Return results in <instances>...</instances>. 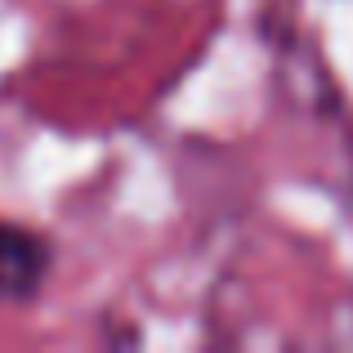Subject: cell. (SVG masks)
<instances>
[{"label": "cell", "mask_w": 353, "mask_h": 353, "mask_svg": "<svg viewBox=\"0 0 353 353\" xmlns=\"http://www.w3.org/2000/svg\"><path fill=\"white\" fill-rule=\"evenodd\" d=\"M54 237L18 219H0V304H27L54 273Z\"/></svg>", "instance_id": "6da1fadb"}]
</instances>
